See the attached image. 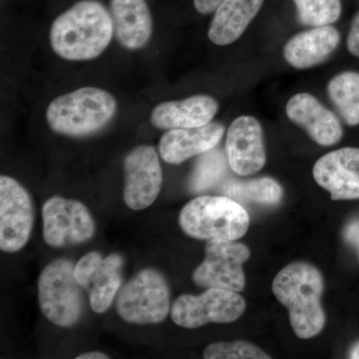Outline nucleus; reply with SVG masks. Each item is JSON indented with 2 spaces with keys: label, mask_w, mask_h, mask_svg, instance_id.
I'll return each mask as SVG.
<instances>
[{
  "label": "nucleus",
  "mask_w": 359,
  "mask_h": 359,
  "mask_svg": "<svg viewBox=\"0 0 359 359\" xmlns=\"http://www.w3.org/2000/svg\"><path fill=\"white\" fill-rule=\"evenodd\" d=\"M114 26L109 11L97 0H81L52 23L54 53L68 61L93 60L109 46Z\"/></svg>",
  "instance_id": "nucleus-1"
},
{
  "label": "nucleus",
  "mask_w": 359,
  "mask_h": 359,
  "mask_svg": "<svg viewBox=\"0 0 359 359\" xmlns=\"http://www.w3.org/2000/svg\"><path fill=\"white\" fill-rule=\"evenodd\" d=\"M273 292L289 309L290 325L297 337L308 339L320 334L325 314L320 304L323 278L318 269L302 262L289 264L276 275Z\"/></svg>",
  "instance_id": "nucleus-2"
},
{
  "label": "nucleus",
  "mask_w": 359,
  "mask_h": 359,
  "mask_svg": "<svg viewBox=\"0 0 359 359\" xmlns=\"http://www.w3.org/2000/svg\"><path fill=\"white\" fill-rule=\"evenodd\" d=\"M117 113V101L106 90L83 87L54 99L46 110L52 131L86 137L107 126Z\"/></svg>",
  "instance_id": "nucleus-3"
},
{
  "label": "nucleus",
  "mask_w": 359,
  "mask_h": 359,
  "mask_svg": "<svg viewBox=\"0 0 359 359\" xmlns=\"http://www.w3.org/2000/svg\"><path fill=\"white\" fill-rule=\"evenodd\" d=\"M179 224L186 235L198 240L237 241L247 233L250 216L226 196H202L182 209Z\"/></svg>",
  "instance_id": "nucleus-4"
},
{
  "label": "nucleus",
  "mask_w": 359,
  "mask_h": 359,
  "mask_svg": "<svg viewBox=\"0 0 359 359\" xmlns=\"http://www.w3.org/2000/svg\"><path fill=\"white\" fill-rule=\"evenodd\" d=\"M74 269L69 259H57L47 264L39 276L40 309L58 327L76 325L83 313V287L75 278Z\"/></svg>",
  "instance_id": "nucleus-5"
},
{
  "label": "nucleus",
  "mask_w": 359,
  "mask_h": 359,
  "mask_svg": "<svg viewBox=\"0 0 359 359\" xmlns=\"http://www.w3.org/2000/svg\"><path fill=\"white\" fill-rule=\"evenodd\" d=\"M170 289L165 276L155 269H144L120 292L116 309L123 320L134 325H154L170 311Z\"/></svg>",
  "instance_id": "nucleus-6"
},
{
  "label": "nucleus",
  "mask_w": 359,
  "mask_h": 359,
  "mask_svg": "<svg viewBox=\"0 0 359 359\" xmlns=\"http://www.w3.org/2000/svg\"><path fill=\"white\" fill-rule=\"evenodd\" d=\"M245 311V301L238 292L211 287L200 295L179 297L172 306L171 316L179 327L198 328L210 323H233Z\"/></svg>",
  "instance_id": "nucleus-7"
},
{
  "label": "nucleus",
  "mask_w": 359,
  "mask_h": 359,
  "mask_svg": "<svg viewBox=\"0 0 359 359\" xmlns=\"http://www.w3.org/2000/svg\"><path fill=\"white\" fill-rule=\"evenodd\" d=\"M250 256L249 248L235 241H208L205 259L194 271V283L205 289L242 292L245 285L243 264Z\"/></svg>",
  "instance_id": "nucleus-8"
},
{
  "label": "nucleus",
  "mask_w": 359,
  "mask_h": 359,
  "mask_svg": "<svg viewBox=\"0 0 359 359\" xmlns=\"http://www.w3.org/2000/svg\"><path fill=\"white\" fill-rule=\"evenodd\" d=\"M42 219L44 241L52 248L81 244L95 233L89 210L78 201L50 198L42 207Z\"/></svg>",
  "instance_id": "nucleus-9"
},
{
  "label": "nucleus",
  "mask_w": 359,
  "mask_h": 359,
  "mask_svg": "<svg viewBox=\"0 0 359 359\" xmlns=\"http://www.w3.org/2000/svg\"><path fill=\"white\" fill-rule=\"evenodd\" d=\"M34 212L27 191L11 177H0V249L15 252L32 235Z\"/></svg>",
  "instance_id": "nucleus-10"
},
{
  "label": "nucleus",
  "mask_w": 359,
  "mask_h": 359,
  "mask_svg": "<svg viewBox=\"0 0 359 359\" xmlns=\"http://www.w3.org/2000/svg\"><path fill=\"white\" fill-rule=\"evenodd\" d=\"M124 259L119 254L103 257L97 252L82 257L75 264L77 282L86 290L90 306L97 313L107 311L122 285Z\"/></svg>",
  "instance_id": "nucleus-11"
},
{
  "label": "nucleus",
  "mask_w": 359,
  "mask_h": 359,
  "mask_svg": "<svg viewBox=\"0 0 359 359\" xmlns=\"http://www.w3.org/2000/svg\"><path fill=\"white\" fill-rule=\"evenodd\" d=\"M125 204L134 211L150 207L162 188L159 158L152 146H138L124 160Z\"/></svg>",
  "instance_id": "nucleus-12"
},
{
  "label": "nucleus",
  "mask_w": 359,
  "mask_h": 359,
  "mask_svg": "<svg viewBox=\"0 0 359 359\" xmlns=\"http://www.w3.org/2000/svg\"><path fill=\"white\" fill-rule=\"evenodd\" d=\"M226 154L230 168L238 176H250L266 164L263 129L256 118L241 116L226 134Z\"/></svg>",
  "instance_id": "nucleus-13"
},
{
  "label": "nucleus",
  "mask_w": 359,
  "mask_h": 359,
  "mask_svg": "<svg viewBox=\"0 0 359 359\" xmlns=\"http://www.w3.org/2000/svg\"><path fill=\"white\" fill-rule=\"evenodd\" d=\"M313 177L334 201L359 199V148L339 149L323 156L314 164Z\"/></svg>",
  "instance_id": "nucleus-14"
},
{
  "label": "nucleus",
  "mask_w": 359,
  "mask_h": 359,
  "mask_svg": "<svg viewBox=\"0 0 359 359\" xmlns=\"http://www.w3.org/2000/svg\"><path fill=\"white\" fill-rule=\"evenodd\" d=\"M290 121L306 130L314 142L320 146H332L342 137L339 118L309 93L292 96L285 106Z\"/></svg>",
  "instance_id": "nucleus-15"
},
{
  "label": "nucleus",
  "mask_w": 359,
  "mask_h": 359,
  "mask_svg": "<svg viewBox=\"0 0 359 359\" xmlns=\"http://www.w3.org/2000/svg\"><path fill=\"white\" fill-rule=\"evenodd\" d=\"M218 111L219 103L214 97L198 94L183 100L158 104L150 120L158 129L196 128L211 123Z\"/></svg>",
  "instance_id": "nucleus-16"
},
{
  "label": "nucleus",
  "mask_w": 359,
  "mask_h": 359,
  "mask_svg": "<svg viewBox=\"0 0 359 359\" xmlns=\"http://www.w3.org/2000/svg\"><path fill=\"white\" fill-rule=\"evenodd\" d=\"M224 133V127L219 123H209L196 128L169 130L160 140L161 157L169 164H181L194 156L216 148Z\"/></svg>",
  "instance_id": "nucleus-17"
},
{
  "label": "nucleus",
  "mask_w": 359,
  "mask_h": 359,
  "mask_svg": "<svg viewBox=\"0 0 359 359\" xmlns=\"http://www.w3.org/2000/svg\"><path fill=\"white\" fill-rule=\"evenodd\" d=\"M339 42V30L334 26H318L292 36L283 47V56L292 67L309 69L327 60Z\"/></svg>",
  "instance_id": "nucleus-18"
},
{
  "label": "nucleus",
  "mask_w": 359,
  "mask_h": 359,
  "mask_svg": "<svg viewBox=\"0 0 359 359\" xmlns=\"http://www.w3.org/2000/svg\"><path fill=\"white\" fill-rule=\"evenodd\" d=\"M114 34L124 48L137 50L148 43L153 18L146 0H110Z\"/></svg>",
  "instance_id": "nucleus-19"
},
{
  "label": "nucleus",
  "mask_w": 359,
  "mask_h": 359,
  "mask_svg": "<svg viewBox=\"0 0 359 359\" xmlns=\"http://www.w3.org/2000/svg\"><path fill=\"white\" fill-rule=\"evenodd\" d=\"M264 0H224L215 11L208 36L224 46L237 41L261 11Z\"/></svg>",
  "instance_id": "nucleus-20"
},
{
  "label": "nucleus",
  "mask_w": 359,
  "mask_h": 359,
  "mask_svg": "<svg viewBox=\"0 0 359 359\" xmlns=\"http://www.w3.org/2000/svg\"><path fill=\"white\" fill-rule=\"evenodd\" d=\"M221 193L238 203H254V204L278 205L283 199L282 186L276 180L263 177L247 181L231 179L222 184Z\"/></svg>",
  "instance_id": "nucleus-21"
},
{
  "label": "nucleus",
  "mask_w": 359,
  "mask_h": 359,
  "mask_svg": "<svg viewBox=\"0 0 359 359\" xmlns=\"http://www.w3.org/2000/svg\"><path fill=\"white\" fill-rule=\"evenodd\" d=\"M328 95L342 119L349 126L359 124V73L353 71L335 75L327 86Z\"/></svg>",
  "instance_id": "nucleus-22"
},
{
  "label": "nucleus",
  "mask_w": 359,
  "mask_h": 359,
  "mask_svg": "<svg viewBox=\"0 0 359 359\" xmlns=\"http://www.w3.org/2000/svg\"><path fill=\"white\" fill-rule=\"evenodd\" d=\"M229 166L228 157L221 149L214 148L201 154L189 181L191 192H205L218 185L228 174Z\"/></svg>",
  "instance_id": "nucleus-23"
},
{
  "label": "nucleus",
  "mask_w": 359,
  "mask_h": 359,
  "mask_svg": "<svg viewBox=\"0 0 359 359\" xmlns=\"http://www.w3.org/2000/svg\"><path fill=\"white\" fill-rule=\"evenodd\" d=\"M297 18L304 25H330L339 20L341 14L340 0H294Z\"/></svg>",
  "instance_id": "nucleus-24"
},
{
  "label": "nucleus",
  "mask_w": 359,
  "mask_h": 359,
  "mask_svg": "<svg viewBox=\"0 0 359 359\" xmlns=\"http://www.w3.org/2000/svg\"><path fill=\"white\" fill-rule=\"evenodd\" d=\"M205 359H268L269 355L261 348L247 341L216 342L204 351Z\"/></svg>",
  "instance_id": "nucleus-25"
},
{
  "label": "nucleus",
  "mask_w": 359,
  "mask_h": 359,
  "mask_svg": "<svg viewBox=\"0 0 359 359\" xmlns=\"http://www.w3.org/2000/svg\"><path fill=\"white\" fill-rule=\"evenodd\" d=\"M344 238L347 244L356 250L359 259V218L354 219L346 224L344 230Z\"/></svg>",
  "instance_id": "nucleus-26"
},
{
  "label": "nucleus",
  "mask_w": 359,
  "mask_h": 359,
  "mask_svg": "<svg viewBox=\"0 0 359 359\" xmlns=\"http://www.w3.org/2000/svg\"><path fill=\"white\" fill-rule=\"evenodd\" d=\"M346 45L348 51L353 55L359 57V13L356 14L353 23H351Z\"/></svg>",
  "instance_id": "nucleus-27"
},
{
  "label": "nucleus",
  "mask_w": 359,
  "mask_h": 359,
  "mask_svg": "<svg viewBox=\"0 0 359 359\" xmlns=\"http://www.w3.org/2000/svg\"><path fill=\"white\" fill-rule=\"evenodd\" d=\"M223 1L224 0H194V6L198 13L207 15L215 13Z\"/></svg>",
  "instance_id": "nucleus-28"
},
{
  "label": "nucleus",
  "mask_w": 359,
  "mask_h": 359,
  "mask_svg": "<svg viewBox=\"0 0 359 359\" xmlns=\"http://www.w3.org/2000/svg\"><path fill=\"white\" fill-rule=\"evenodd\" d=\"M77 359H107L109 356L107 354L100 353V351H91V353H86L78 355Z\"/></svg>",
  "instance_id": "nucleus-29"
},
{
  "label": "nucleus",
  "mask_w": 359,
  "mask_h": 359,
  "mask_svg": "<svg viewBox=\"0 0 359 359\" xmlns=\"http://www.w3.org/2000/svg\"><path fill=\"white\" fill-rule=\"evenodd\" d=\"M349 358L359 359V341L356 342V344L353 346V348L351 349Z\"/></svg>",
  "instance_id": "nucleus-30"
}]
</instances>
